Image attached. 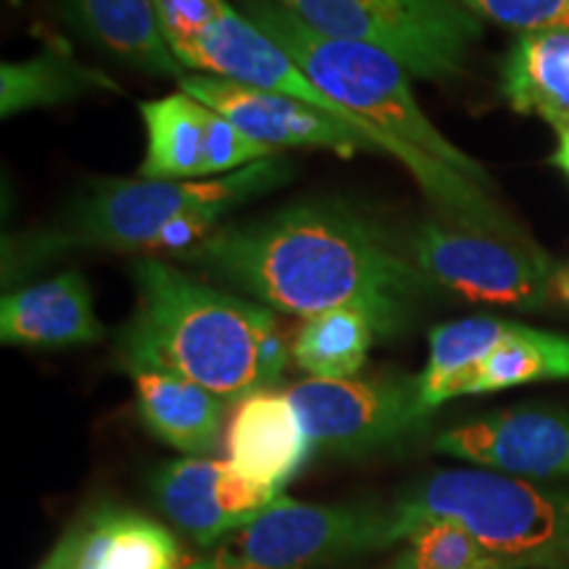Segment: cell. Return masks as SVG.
<instances>
[{
  "label": "cell",
  "instance_id": "1",
  "mask_svg": "<svg viewBox=\"0 0 569 569\" xmlns=\"http://www.w3.org/2000/svg\"><path fill=\"white\" fill-rule=\"evenodd\" d=\"M232 293L282 315L351 306L380 338L403 330L432 284L407 251L343 203H296L230 222L177 256Z\"/></svg>",
  "mask_w": 569,
  "mask_h": 569
},
{
  "label": "cell",
  "instance_id": "2",
  "mask_svg": "<svg viewBox=\"0 0 569 569\" xmlns=\"http://www.w3.org/2000/svg\"><path fill=\"white\" fill-rule=\"evenodd\" d=\"M132 282L138 303L117 343L124 369L182 375L227 403L280 382L288 343L272 309L156 256L134 261Z\"/></svg>",
  "mask_w": 569,
  "mask_h": 569
},
{
  "label": "cell",
  "instance_id": "3",
  "mask_svg": "<svg viewBox=\"0 0 569 569\" xmlns=\"http://www.w3.org/2000/svg\"><path fill=\"white\" fill-rule=\"evenodd\" d=\"M156 9H159L169 48L188 71L224 77V80L251 84V88L277 92V96L296 98L359 127L388 148L390 159L401 161L409 169L425 196L453 224L493 234V238L519 240V230L493 203L486 184L390 140L375 124L365 122L330 96H325L306 77V71L232 3L227 0H156Z\"/></svg>",
  "mask_w": 569,
  "mask_h": 569
},
{
  "label": "cell",
  "instance_id": "4",
  "mask_svg": "<svg viewBox=\"0 0 569 569\" xmlns=\"http://www.w3.org/2000/svg\"><path fill=\"white\" fill-rule=\"evenodd\" d=\"M293 177L282 153L209 180H103L92 184L56 224L3 240V282H19L77 251H159L169 230L211 203L243 206Z\"/></svg>",
  "mask_w": 569,
  "mask_h": 569
},
{
  "label": "cell",
  "instance_id": "5",
  "mask_svg": "<svg viewBox=\"0 0 569 569\" xmlns=\"http://www.w3.org/2000/svg\"><path fill=\"white\" fill-rule=\"evenodd\" d=\"M240 11L269 34L332 101L375 124L390 140L490 188L480 163L453 146L419 109L409 84L411 74L393 56L365 42L327 38L272 0H243Z\"/></svg>",
  "mask_w": 569,
  "mask_h": 569
},
{
  "label": "cell",
  "instance_id": "6",
  "mask_svg": "<svg viewBox=\"0 0 569 569\" xmlns=\"http://www.w3.org/2000/svg\"><path fill=\"white\" fill-rule=\"evenodd\" d=\"M398 540L422 519L472 532L509 569L569 567V493L493 469H438L393 503Z\"/></svg>",
  "mask_w": 569,
  "mask_h": 569
},
{
  "label": "cell",
  "instance_id": "7",
  "mask_svg": "<svg viewBox=\"0 0 569 569\" xmlns=\"http://www.w3.org/2000/svg\"><path fill=\"white\" fill-rule=\"evenodd\" d=\"M327 38L393 56L411 77L446 82L467 67L482 19L451 0H272Z\"/></svg>",
  "mask_w": 569,
  "mask_h": 569
},
{
  "label": "cell",
  "instance_id": "8",
  "mask_svg": "<svg viewBox=\"0 0 569 569\" xmlns=\"http://www.w3.org/2000/svg\"><path fill=\"white\" fill-rule=\"evenodd\" d=\"M393 543L401 540L390 507H327L280 496L184 569H319Z\"/></svg>",
  "mask_w": 569,
  "mask_h": 569
},
{
  "label": "cell",
  "instance_id": "9",
  "mask_svg": "<svg viewBox=\"0 0 569 569\" xmlns=\"http://www.w3.org/2000/svg\"><path fill=\"white\" fill-rule=\"evenodd\" d=\"M432 288L475 303L540 309L553 298V267L538 248L467 230L425 222L403 248Z\"/></svg>",
  "mask_w": 569,
  "mask_h": 569
},
{
  "label": "cell",
  "instance_id": "10",
  "mask_svg": "<svg viewBox=\"0 0 569 569\" xmlns=\"http://www.w3.org/2000/svg\"><path fill=\"white\" fill-rule=\"evenodd\" d=\"M311 448L367 453L398 443L430 417L417 393V377L380 380H309L288 388Z\"/></svg>",
  "mask_w": 569,
  "mask_h": 569
},
{
  "label": "cell",
  "instance_id": "11",
  "mask_svg": "<svg viewBox=\"0 0 569 569\" xmlns=\"http://www.w3.org/2000/svg\"><path fill=\"white\" fill-rule=\"evenodd\" d=\"M180 90L219 111L238 124L248 138L264 142L272 151L322 148V151L340 156H353L359 151L390 156L388 148L369 132L317 109V106L296 101V98L277 96V92L224 80V77L196 74V71L184 77Z\"/></svg>",
  "mask_w": 569,
  "mask_h": 569
},
{
  "label": "cell",
  "instance_id": "12",
  "mask_svg": "<svg viewBox=\"0 0 569 569\" xmlns=\"http://www.w3.org/2000/svg\"><path fill=\"white\" fill-rule=\"evenodd\" d=\"M153 498L159 509L201 549L222 543L243 530L274 498L234 472L230 461L184 457L163 465L153 475Z\"/></svg>",
  "mask_w": 569,
  "mask_h": 569
},
{
  "label": "cell",
  "instance_id": "13",
  "mask_svg": "<svg viewBox=\"0 0 569 569\" xmlns=\"http://www.w3.org/2000/svg\"><path fill=\"white\" fill-rule=\"evenodd\" d=\"M432 448L515 478H569V415L509 409L440 432Z\"/></svg>",
  "mask_w": 569,
  "mask_h": 569
},
{
  "label": "cell",
  "instance_id": "14",
  "mask_svg": "<svg viewBox=\"0 0 569 569\" xmlns=\"http://www.w3.org/2000/svg\"><path fill=\"white\" fill-rule=\"evenodd\" d=\"M227 461L253 486L282 496L309 459L311 443L288 393L261 390L243 398L227 425Z\"/></svg>",
  "mask_w": 569,
  "mask_h": 569
},
{
  "label": "cell",
  "instance_id": "15",
  "mask_svg": "<svg viewBox=\"0 0 569 569\" xmlns=\"http://www.w3.org/2000/svg\"><path fill=\"white\" fill-rule=\"evenodd\" d=\"M103 336L106 327L92 306L90 282L77 269L13 290L0 301V340L6 346H88Z\"/></svg>",
  "mask_w": 569,
  "mask_h": 569
},
{
  "label": "cell",
  "instance_id": "16",
  "mask_svg": "<svg viewBox=\"0 0 569 569\" xmlns=\"http://www.w3.org/2000/svg\"><path fill=\"white\" fill-rule=\"evenodd\" d=\"M142 425L188 457L209 459L222 438L227 401L188 377L163 369H127Z\"/></svg>",
  "mask_w": 569,
  "mask_h": 569
},
{
  "label": "cell",
  "instance_id": "17",
  "mask_svg": "<svg viewBox=\"0 0 569 569\" xmlns=\"http://www.w3.org/2000/svg\"><path fill=\"white\" fill-rule=\"evenodd\" d=\"M84 38L127 67L182 82L190 74L163 34L156 0H67Z\"/></svg>",
  "mask_w": 569,
  "mask_h": 569
},
{
  "label": "cell",
  "instance_id": "18",
  "mask_svg": "<svg viewBox=\"0 0 569 569\" xmlns=\"http://www.w3.org/2000/svg\"><path fill=\"white\" fill-rule=\"evenodd\" d=\"M148 146L140 163L146 180H209L206 106L177 90L172 96L140 103Z\"/></svg>",
  "mask_w": 569,
  "mask_h": 569
},
{
  "label": "cell",
  "instance_id": "19",
  "mask_svg": "<svg viewBox=\"0 0 569 569\" xmlns=\"http://www.w3.org/2000/svg\"><path fill=\"white\" fill-rule=\"evenodd\" d=\"M177 538L156 519L106 507L82 522L77 569H184Z\"/></svg>",
  "mask_w": 569,
  "mask_h": 569
},
{
  "label": "cell",
  "instance_id": "20",
  "mask_svg": "<svg viewBox=\"0 0 569 569\" xmlns=\"http://www.w3.org/2000/svg\"><path fill=\"white\" fill-rule=\"evenodd\" d=\"M517 322L496 317H467L438 325L430 332L427 365L417 375V393L425 411H436L461 396L469 375L515 332Z\"/></svg>",
  "mask_w": 569,
  "mask_h": 569
},
{
  "label": "cell",
  "instance_id": "21",
  "mask_svg": "<svg viewBox=\"0 0 569 569\" xmlns=\"http://www.w3.org/2000/svg\"><path fill=\"white\" fill-rule=\"evenodd\" d=\"M92 90H117L103 71L90 69L61 40H51L24 61L0 67V113L3 119L27 109L56 106Z\"/></svg>",
  "mask_w": 569,
  "mask_h": 569
},
{
  "label": "cell",
  "instance_id": "22",
  "mask_svg": "<svg viewBox=\"0 0 569 569\" xmlns=\"http://www.w3.org/2000/svg\"><path fill=\"white\" fill-rule=\"evenodd\" d=\"M501 92L522 113L569 111V30L519 34L503 59Z\"/></svg>",
  "mask_w": 569,
  "mask_h": 569
},
{
  "label": "cell",
  "instance_id": "23",
  "mask_svg": "<svg viewBox=\"0 0 569 569\" xmlns=\"http://www.w3.org/2000/svg\"><path fill=\"white\" fill-rule=\"evenodd\" d=\"M380 338L372 317L340 306L303 319L293 338V359L315 380H351L367 365L369 348Z\"/></svg>",
  "mask_w": 569,
  "mask_h": 569
},
{
  "label": "cell",
  "instance_id": "24",
  "mask_svg": "<svg viewBox=\"0 0 569 569\" xmlns=\"http://www.w3.org/2000/svg\"><path fill=\"white\" fill-rule=\"evenodd\" d=\"M543 380H569V338L517 325L515 332L469 375L461 396L493 393Z\"/></svg>",
  "mask_w": 569,
  "mask_h": 569
},
{
  "label": "cell",
  "instance_id": "25",
  "mask_svg": "<svg viewBox=\"0 0 569 569\" xmlns=\"http://www.w3.org/2000/svg\"><path fill=\"white\" fill-rule=\"evenodd\" d=\"M407 549L390 569H509L472 532L448 519H422L407 532Z\"/></svg>",
  "mask_w": 569,
  "mask_h": 569
},
{
  "label": "cell",
  "instance_id": "26",
  "mask_svg": "<svg viewBox=\"0 0 569 569\" xmlns=\"http://www.w3.org/2000/svg\"><path fill=\"white\" fill-rule=\"evenodd\" d=\"M478 19H490L522 34L569 30V0H451Z\"/></svg>",
  "mask_w": 569,
  "mask_h": 569
},
{
  "label": "cell",
  "instance_id": "27",
  "mask_svg": "<svg viewBox=\"0 0 569 569\" xmlns=\"http://www.w3.org/2000/svg\"><path fill=\"white\" fill-rule=\"evenodd\" d=\"M206 138H209V174L224 177L251 163L280 153L264 146V142L248 138L238 124L206 106Z\"/></svg>",
  "mask_w": 569,
  "mask_h": 569
},
{
  "label": "cell",
  "instance_id": "28",
  "mask_svg": "<svg viewBox=\"0 0 569 569\" xmlns=\"http://www.w3.org/2000/svg\"><path fill=\"white\" fill-rule=\"evenodd\" d=\"M82 543V522H74L63 536L56 540V546L46 553L34 569H77V557H80Z\"/></svg>",
  "mask_w": 569,
  "mask_h": 569
},
{
  "label": "cell",
  "instance_id": "29",
  "mask_svg": "<svg viewBox=\"0 0 569 569\" xmlns=\"http://www.w3.org/2000/svg\"><path fill=\"white\" fill-rule=\"evenodd\" d=\"M543 119L557 132V151H553V163L569 177V111H549Z\"/></svg>",
  "mask_w": 569,
  "mask_h": 569
},
{
  "label": "cell",
  "instance_id": "30",
  "mask_svg": "<svg viewBox=\"0 0 569 569\" xmlns=\"http://www.w3.org/2000/svg\"><path fill=\"white\" fill-rule=\"evenodd\" d=\"M553 298L569 303V264L553 269Z\"/></svg>",
  "mask_w": 569,
  "mask_h": 569
}]
</instances>
